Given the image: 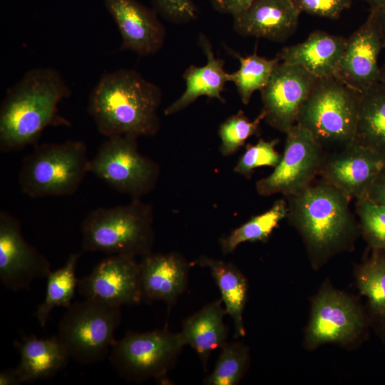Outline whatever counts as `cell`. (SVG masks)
<instances>
[{
    "label": "cell",
    "instance_id": "1",
    "mask_svg": "<svg viewBox=\"0 0 385 385\" xmlns=\"http://www.w3.org/2000/svg\"><path fill=\"white\" fill-rule=\"evenodd\" d=\"M71 93L54 68L40 66L27 71L7 88L1 103V152L34 146L48 127H70L71 123L59 114L58 105Z\"/></svg>",
    "mask_w": 385,
    "mask_h": 385
},
{
    "label": "cell",
    "instance_id": "2",
    "mask_svg": "<svg viewBox=\"0 0 385 385\" xmlns=\"http://www.w3.org/2000/svg\"><path fill=\"white\" fill-rule=\"evenodd\" d=\"M162 91L134 69L106 72L90 92L88 113L106 138L155 135Z\"/></svg>",
    "mask_w": 385,
    "mask_h": 385
},
{
    "label": "cell",
    "instance_id": "3",
    "mask_svg": "<svg viewBox=\"0 0 385 385\" xmlns=\"http://www.w3.org/2000/svg\"><path fill=\"white\" fill-rule=\"evenodd\" d=\"M286 198L288 220L300 234L314 267L353 249L360 228L350 200L339 190L319 178Z\"/></svg>",
    "mask_w": 385,
    "mask_h": 385
},
{
    "label": "cell",
    "instance_id": "4",
    "mask_svg": "<svg viewBox=\"0 0 385 385\" xmlns=\"http://www.w3.org/2000/svg\"><path fill=\"white\" fill-rule=\"evenodd\" d=\"M153 223L151 205L138 198L126 205L96 208L81 222L82 251L142 257L152 252Z\"/></svg>",
    "mask_w": 385,
    "mask_h": 385
},
{
    "label": "cell",
    "instance_id": "5",
    "mask_svg": "<svg viewBox=\"0 0 385 385\" xmlns=\"http://www.w3.org/2000/svg\"><path fill=\"white\" fill-rule=\"evenodd\" d=\"M362 93L336 76L318 78L303 103L297 124L325 151L353 142Z\"/></svg>",
    "mask_w": 385,
    "mask_h": 385
},
{
    "label": "cell",
    "instance_id": "6",
    "mask_svg": "<svg viewBox=\"0 0 385 385\" xmlns=\"http://www.w3.org/2000/svg\"><path fill=\"white\" fill-rule=\"evenodd\" d=\"M89 165L87 147L81 140L36 144L22 160L19 188L31 198L70 196L89 173Z\"/></svg>",
    "mask_w": 385,
    "mask_h": 385
},
{
    "label": "cell",
    "instance_id": "7",
    "mask_svg": "<svg viewBox=\"0 0 385 385\" xmlns=\"http://www.w3.org/2000/svg\"><path fill=\"white\" fill-rule=\"evenodd\" d=\"M121 319L120 307L84 299L66 309L57 337L70 359L85 365L99 363L108 356Z\"/></svg>",
    "mask_w": 385,
    "mask_h": 385
},
{
    "label": "cell",
    "instance_id": "8",
    "mask_svg": "<svg viewBox=\"0 0 385 385\" xmlns=\"http://www.w3.org/2000/svg\"><path fill=\"white\" fill-rule=\"evenodd\" d=\"M185 345L180 332L129 330L115 342L108 358L117 374L128 381H164Z\"/></svg>",
    "mask_w": 385,
    "mask_h": 385
},
{
    "label": "cell",
    "instance_id": "9",
    "mask_svg": "<svg viewBox=\"0 0 385 385\" xmlns=\"http://www.w3.org/2000/svg\"><path fill=\"white\" fill-rule=\"evenodd\" d=\"M137 139L132 135L106 138L89 165V173L133 199L152 191L159 175L158 164L140 153Z\"/></svg>",
    "mask_w": 385,
    "mask_h": 385
},
{
    "label": "cell",
    "instance_id": "10",
    "mask_svg": "<svg viewBox=\"0 0 385 385\" xmlns=\"http://www.w3.org/2000/svg\"><path fill=\"white\" fill-rule=\"evenodd\" d=\"M369 324L358 302L326 285L313 299L304 344L312 349L327 343L349 345L364 336Z\"/></svg>",
    "mask_w": 385,
    "mask_h": 385
},
{
    "label": "cell",
    "instance_id": "11",
    "mask_svg": "<svg viewBox=\"0 0 385 385\" xmlns=\"http://www.w3.org/2000/svg\"><path fill=\"white\" fill-rule=\"evenodd\" d=\"M283 155L274 171L256 183L261 196L296 195L319 175L326 151L312 135L298 124L287 133Z\"/></svg>",
    "mask_w": 385,
    "mask_h": 385
},
{
    "label": "cell",
    "instance_id": "12",
    "mask_svg": "<svg viewBox=\"0 0 385 385\" xmlns=\"http://www.w3.org/2000/svg\"><path fill=\"white\" fill-rule=\"evenodd\" d=\"M317 78L301 66L280 61L260 91L264 120L287 133L297 124L300 108Z\"/></svg>",
    "mask_w": 385,
    "mask_h": 385
},
{
    "label": "cell",
    "instance_id": "13",
    "mask_svg": "<svg viewBox=\"0 0 385 385\" xmlns=\"http://www.w3.org/2000/svg\"><path fill=\"white\" fill-rule=\"evenodd\" d=\"M384 167V155L352 142L326 151L318 176L349 200H357L364 197Z\"/></svg>",
    "mask_w": 385,
    "mask_h": 385
},
{
    "label": "cell",
    "instance_id": "14",
    "mask_svg": "<svg viewBox=\"0 0 385 385\" xmlns=\"http://www.w3.org/2000/svg\"><path fill=\"white\" fill-rule=\"evenodd\" d=\"M51 271L47 258L24 237L21 222L6 210L0 212V281L7 289H27Z\"/></svg>",
    "mask_w": 385,
    "mask_h": 385
},
{
    "label": "cell",
    "instance_id": "15",
    "mask_svg": "<svg viewBox=\"0 0 385 385\" xmlns=\"http://www.w3.org/2000/svg\"><path fill=\"white\" fill-rule=\"evenodd\" d=\"M78 293L88 299L122 307L142 302L140 264L135 257L111 255L78 279Z\"/></svg>",
    "mask_w": 385,
    "mask_h": 385
},
{
    "label": "cell",
    "instance_id": "16",
    "mask_svg": "<svg viewBox=\"0 0 385 385\" xmlns=\"http://www.w3.org/2000/svg\"><path fill=\"white\" fill-rule=\"evenodd\" d=\"M384 48L376 12L370 9L364 23L347 38L335 76L363 93L379 82L378 58Z\"/></svg>",
    "mask_w": 385,
    "mask_h": 385
},
{
    "label": "cell",
    "instance_id": "17",
    "mask_svg": "<svg viewBox=\"0 0 385 385\" xmlns=\"http://www.w3.org/2000/svg\"><path fill=\"white\" fill-rule=\"evenodd\" d=\"M121 37L120 51L140 56L158 53L165 39V29L153 9L136 0H103Z\"/></svg>",
    "mask_w": 385,
    "mask_h": 385
},
{
    "label": "cell",
    "instance_id": "18",
    "mask_svg": "<svg viewBox=\"0 0 385 385\" xmlns=\"http://www.w3.org/2000/svg\"><path fill=\"white\" fill-rule=\"evenodd\" d=\"M301 13L291 0H253L233 17V29L245 37L284 42L297 30Z\"/></svg>",
    "mask_w": 385,
    "mask_h": 385
},
{
    "label": "cell",
    "instance_id": "19",
    "mask_svg": "<svg viewBox=\"0 0 385 385\" xmlns=\"http://www.w3.org/2000/svg\"><path fill=\"white\" fill-rule=\"evenodd\" d=\"M140 289L142 302L163 301L168 309L185 291L190 265L179 254L152 253L141 257Z\"/></svg>",
    "mask_w": 385,
    "mask_h": 385
},
{
    "label": "cell",
    "instance_id": "20",
    "mask_svg": "<svg viewBox=\"0 0 385 385\" xmlns=\"http://www.w3.org/2000/svg\"><path fill=\"white\" fill-rule=\"evenodd\" d=\"M347 38L317 30L297 44L284 47L279 61L297 65L317 78L335 76Z\"/></svg>",
    "mask_w": 385,
    "mask_h": 385
},
{
    "label": "cell",
    "instance_id": "21",
    "mask_svg": "<svg viewBox=\"0 0 385 385\" xmlns=\"http://www.w3.org/2000/svg\"><path fill=\"white\" fill-rule=\"evenodd\" d=\"M198 45L206 56L207 63L202 66L190 65L185 71L183 78L185 82V89L176 101L165 109L166 115L183 111L200 96L225 102L221 95L226 83L229 82L228 73L224 70L225 61L215 57L211 43L203 33L199 35Z\"/></svg>",
    "mask_w": 385,
    "mask_h": 385
},
{
    "label": "cell",
    "instance_id": "22",
    "mask_svg": "<svg viewBox=\"0 0 385 385\" xmlns=\"http://www.w3.org/2000/svg\"><path fill=\"white\" fill-rule=\"evenodd\" d=\"M14 346L20 354L16 369L23 383L54 376L70 359L57 336L45 339L26 335Z\"/></svg>",
    "mask_w": 385,
    "mask_h": 385
},
{
    "label": "cell",
    "instance_id": "23",
    "mask_svg": "<svg viewBox=\"0 0 385 385\" xmlns=\"http://www.w3.org/2000/svg\"><path fill=\"white\" fill-rule=\"evenodd\" d=\"M225 314L220 299L207 304L183 322L180 333L185 343L195 349L205 371L212 352L227 343L228 331L223 321Z\"/></svg>",
    "mask_w": 385,
    "mask_h": 385
},
{
    "label": "cell",
    "instance_id": "24",
    "mask_svg": "<svg viewBox=\"0 0 385 385\" xmlns=\"http://www.w3.org/2000/svg\"><path fill=\"white\" fill-rule=\"evenodd\" d=\"M196 264L208 268L221 293L226 313L232 318L235 337L245 335L243 312L247 299V283L240 270L232 263L205 256Z\"/></svg>",
    "mask_w": 385,
    "mask_h": 385
},
{
    "label": "cell",
    "instance_id": "25",
    "mask_svg": "<svg viewBox=\"0 0 385 385\" xmlns=\"http://www.w3.org/2000/svg\"><path fill=\"white\" fill-rule=\"evenodd\" d=\"M355 276L359 292L367 299L369 322L385 340V252L370 249Z\"/></svg>",
    "mask_w": 385,
    "mask_h": 385
},
{
    "label": "cell",
    "instance_id": "26",
    "mask_svg": "<svg viewBox=\"0 0 385 385\" xmlns=\"http://www.w3.org/2000/svg\"><path fill=\"white\" fill-rule=\"evenodd\" d=\"M353 142L385 155V88L379 82L361 95Z\"/></svg>",
    "mask_w": 385,
    "mask_h": 385
},
{
    "label": "cell",
    "instance_id": "27",
    "mask_svg": "<svg viewBox=\"0 0 385 385\" xmlns=\"http://www.w3.org/2000/svg\"><path fill=\"white\" fill-rule=\"evenodd\" d=\"M81 252L71 253L64 265L48 274L43 301L37 307L35 317L40 326L44 327L52 310L57 307L69 308L77 288L76 269Z\"/></svg>",
    "mask_w": 385,
    "mask_h": 385
},
{
    "label": "cell",
    "instance_id": "28",
    "mask_svg": "<svg viewBox=\"0 0 385 385\" xmlns=\"http://www.w3.org/2000/svg\"><path fill=\"white\" fill-rule=\"evenodd\" d=\"M287 213V202L284 199L277 200L268 210L254 216L221 238L220 245L222 252L231 253L242 242L265 241Z\"/></svg>",
    "mask_w": 385,
    "mask_h": 385
},
{
    "label": "cell",
    "instance_id": "29",
    "mask_svg": "<svg viewBox=\"0 0 385 385\" xmlns=\"http://www.w3.org/2000/svg\"><path fill=\"white\" fill-rule=\"evenodd\" d=\"M228 50L240 63L237 71L228 73V81L235 84L242 103L247 105L253 93L260 91L266 86L280 61L277 57L269 59L259 56L256 52L243 57L238 53Z\"/></svg>",
    "mask_w": 385,
    "mask_h": 385
},
{
    "label": "cell",
    "instance_id": "30",
    "mask_svg": "<svg viewBox=\"0 0 385 385\" xmlns=\"http://www.w3.org/2000/svg\"><path fill=\"white\" fill-rule=\"evenodd\" d=\"M248 347L241 342L226 343L222 348L215 366L204 380L206 385H236L247 369Z\"/></svg>",
    "mask_w": 385,
    "mask_h": 385
},
{
    "label": "cell",
    "instance_id": "31",
    "mask_svg": "<svg viewBox=\"0 0 385 385\" xmlns=\"http://www.w3.org/2000/svg\"><path fill=\"white\" fill-rule=\"evenodd\" d=\"M264 118L261 111L255 120H250L240 110L223 121L218 130L222 154L227 156L237 151L250 137L257 133Z\"/></svg>",
    "mask_w": 385,
    "mask_h": 385
},
{
    "label": "cell",
    "instance_id": "32",
    "mask_svg": "<svg viewBox=\"0 0 385 385\" xmlns=\"http://www.w3.org/2000/svg\"><path fill=\"white\" fill-rule=\"evenodd\" d=\"M360 232L370 249L385 252V206L364 198L356 202Z\"/></svg>",
    "mask_w": 385,
    "mask_h": 385
},
{
    "label": "cell",
    "instance_id": "33",
    "mask_svg": "<svg viewBox=\"0 0 385 385\" xmlns=\"http://www.w3.org/2000/svg\"><path fill=\"white\" fill-rule=\"evenodd\" d=\"M279 142L278 138L271 140L260 138L256 144H248L235 167V172L250 178L257 168L269 166L274 168L282 158L275 150Z\"/></svg>",
    "mask_w": 385,
    "mask_h": 385
},
{
    "label": "cell",
    "instance_id": "34",
    "mask_svg": "<svg viewBox=\"0 0 385 385\" xmlns=\"http://www.w3.org/2000/svg\"><path fill=\"white\" fill-rule=\"evenodd\" d=\"M153 9L166 21L183 24L195 20L197 8L192 0H151Z\"/></svg>",
    "mask_w": 385,
    "mask_h": 385
},
{
    "label": "cell",
    "instance_id": "35",
    "mask_svg": "<svg viewBox=\"0 0 385 385\" xmlns=\"http://www.w3.org/2000/svg\"><path fill=\"white\" fill-rule=\"evenodd\" d=\"M300 13L337 19L342 12L349 9L352 0H291Z\"/></svg>",
    "mask_w": 385,
    "mask_h": 385
},
{
    "label": "cell",
    "instance_id": "36",
    "mask_svg": "<svg viewBox=\"0 0 385 385\" xmlns=\"http://www.w3.org/2000/svg\"><path fill=\"white\" fill-rule=\"evenodd\" d=\"M213 9L219 13L232 16L246 9L253 0H209Z\"/></svg>",
    "mask_w": 385,
    "mask_h": 385
},
{
    "label": "cell",
    "instance_id": "37",
    "mask_svg": "<svg viewBox=\"0 0 385 385\" xmlns=\"http://www.w3.org/2000/svg\"><path fill=\"white\" fill-rule=\"evenodd\" d=\"M363 198L375 204L385 206V167L379 173Z\"/></svg>",
    "mask_w": 385,
    "mask_h": 385
},
{
    "label": "cell",
    "instance_id": "38",
    "mask_svg": "<svg viewBox=\"0 0 385 385\" xmlns=\"http://www.w3.org/2000/svg\"><path fill=\"white\" fill-rule=\"evenodd\" d=\"M22 383L16 368L9 369L0 372V385H18Z\"/></svg>",
    "mask_w": 385,
    "mask_h": 385
},
{
    "label": "cell",
    "instance_id": "39",
    "mask_svg": "<svg viewBox=\"0 0 385 385\" xmlns=\"http://www.w3.org/2000/svg\"><path fill=\"white\" fill-rule=\"evenodd\" d=\"M375 11L379 22L381 38L385 48V7L370 9Z\"/></svg>",
    "mask_w": 385,
    "mask_h": 385
},
{
    "label": "cell",
    "instance_id": "40",
    "mask_svg": "<svg viewBox=\"0 0 385 385\" xmlns=\"http://www.w3.org/2000/svg\"><path fill=\"white\" fill-rule=\"evenodd\" d=\"M369 6L370 9H378L385 7V0H364Z\"/></svg>",
    "mask_w": 385,
    "mask_h": 385
},
{
    "label": "cell",
    "instance_id": "41",
    "mask_svg": "<svg viewBox=\"0 0 385 385\" xmlns=\"http://www.w3.org/2000/svg\"><path fill=\"white\" fill-rule=\"evenodd\" d=\"M379 83L385 88V63L380 67Z\"/></svg>",
    "mask_w": 385,
    "mask_h": 385
}]
</instances>
